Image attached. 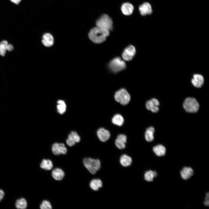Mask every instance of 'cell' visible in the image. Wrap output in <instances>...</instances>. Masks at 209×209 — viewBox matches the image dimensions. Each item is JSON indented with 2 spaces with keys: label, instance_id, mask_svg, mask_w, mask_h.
Segmentation results:
<instances>
[{
  "label": "cell",
  "instance_id": "obj_1",
  "mask_svg": "<svg viewBox=\"0 0 209 209\" xmlns=\"http://www.w3.org/2000/svg\"><path fill=\"white\" fill-rule=\"evenodd\" d=\"M109 35V31L97 26L92 28L88 34L90 39L94 43L97 44L104 42Z\"/></svg>",
  "mask_w": 209,
  "mask_h": 209
},
{
  "label": "cell",
  "instance_id": "obj_2",
  "mask_svg": "<svg viewBox=\"0 0 209 209\" xmlns=\"http://www.w3.org/2000/svg\"><path fill=\"white\" fill-rule=\"evenodd\" d=\"M83 163L90 172L93 174H96L101 167L100 161L97 159L86 158L83 160Z\"/></svg>",
  "mask_w": 209,
  "mask_h": 209
},
{
  "label": "cell",
  "instance_id": "obj_3",
  "mask_svg": "<svg viewBox=\"0 0 209 209\" xmlns=\"http://www.w3.org/2000/svg\"><path fill=\"white\" fill-rule=\"evenodd\" d=\"M113 21L111 18L107 14H103L97 20L96 26L108 31L113 29Z\"/></svg>",
  "mask_w": 209,
  "mask_h": 209
},
{
  "label": "cell",
  "instance_id": "obj_4",
  "mask_svg": "<svg viewBox=\"0 0 209 209\" xmlns=\"http://www.w3.org/2000/svg\"><path fill=\"white\" fill-rule=\"evenodd\" d=\"M114 98L117 102L122 105H126L129 102L131 97L127 90L124 88H122L116 92Z\"/></svg>",
  "mask_w": 209,
  "mask_h": 209
},
{
  "label": "cell",
  "instance_id": "obj_5",
  "mask_svg": "<svg viewBox=\"0 0 209 209\" xmlns=\"http://www.w3.org/2000/svg\"><path fill=\"white\" fill-rule=\"evenodd\" d=\"M108 66L109 69L114 73L121 71L125 69L126 67L125 62L118 57L113 59L109 62Z\"/></svg>",
  "mask_w": 209,
  "mask_h": 209
},
{
  "label": "cell",
  "instance_id": "obj_6",
  "mask_svg": "<svg viewBox=\"0 0 209 209\" xmlns=\"http://www.w3.org/2000/svg\"><path fill=\"white\" fill-rule=\"evenodd\" d=\"M183 107L188 112L195 113L198 110L199 105L197 100L192 98H188L184 101Z\"/></svg>",
  "mask_w": 209,
  "mask_h": 209
},
{
  "label": "cell",
  "instance_id": "obj_7",
  "mask_svg": "<svg viewBox=\"0 0 209 209\" xmlns=\"http://www.w3.org/2000/svg\"><path fill=\"white\" fill-rule=\"evenodd\" d=\"M136 53L135 47L132 45H130L124 50L122 54V58L125 61H130L133 58Z\"/></svg>",
  "mask_w": 209,
  "mask_h": 209
},
{
  "label": "cell",
  "instance_id": "obj_8",
  "mask_svg": "<svg viewBox=\"0 0 209 209\" xmlns=\"http://www.w3.org/2000/svg\"><path fill=\"white\" fill-rule=\"evenodd\" d=\"M52 150L55 155H59L61 154H65L67 152V149L63 143H55L52 147Z\"/></svg>",
  "mask_w": 209,
  "mask_h": 209
},
{
  "label": "cell",
  "instance_id": "obj_9",
  "mask_svg": "<svg viewBox=\"0 0 209 209\" xmlns=\"http://www.w3.org/2000/svg\"><path fill=\"white\" fill-rule=\"evenodd\" d=\"M159 105V102L157 99L152 98L147 102L146 107L148 110L153 112L156 113L159 110L158 106Z\"/></svg>",
  "mask_w": 209,
  "mask_h": 209
},
{
  "label": "cell",
  "instance_id": "obj_10",
  "mask_svg": "<svg viewBox=\"0 0 209 209\" xmlns=\"http://www.w3.org/2000/svg\"><path fill=\"white\" fill-rule=\"evenodd\" d=\"M54 42V39L53 35L49 33H44L42 36V43L46 47L52 46Z\"/></svg>",
  "mask_w": 209,
  "mask_h": 209
},
{
  "label": "cell",
  "instance_id": "obj_11",
  "mask_svg": "<svg viewBox=\"0 0 209 209\" xmlns=\"http://www.w3.org/2000/svg\"><path fill=\"white\" fill-rule=\"evenodd\" d=\"M139 9L140 14L143 16H146L147 15H151L152 12L151 6L148 2H145L140 5Z\"/></svg>",
  "mask_w": 209,
  "mask_h": 209
},
{
  "label": "cell",
  "instance_id": "obj_12",
  "mask_svg": "<svg viewBox=\"0 0 209 209\" xmlns=\"http://www.w3.org/2000/svg\"><path fill=\"white\" fill-rule=\"evenodd\" d=\"M191 82L193 85L197 88L201 87L204 82V78L203 76L199 74H194L192 78Z\"/></svg>",
  "mask_w": 209,
  "mask_h": 209
},
{
  "label": "cell",
  "instance_id": "obj_13",
  "mask_svg": "<svg viewBox=\"0 0 209 209\" xmlns=\"http://www.w3.org/2000/svg\"><path fill=\"white\" fill-rule=\"evenodd\" d=\"M127 137L123 134L118 135L115 141V144L117 147L120 149L125 147V143L127 142Z\"/></svg>",
  "mask_w": 209,
  "mask_h": 209
},
{
  "label": "cell",
  "instance_id": "obj_14",
  "mask_svg": "<svg viewBox=\"0 0 209 209\" xmlns=\"http://www.w3.org/2000/svg\"><path fill=\"white\" fill-rule=\"evenodd\" d=\"M97 135L99 139L102 142L107 141L110 136L109 132L103 128H100L98 130Z\"/></svg>",
  "mask_w": 209,
  "mask_h": 209
},
{
  "label": "cell",
  "instance_id": "obj_15",
  "mask_svg": "<svg viewBox=\"0 0 209 209\" xmlns=\"http://www.w3.org/2000/svg\"><path fill=\"white\" fill-rule=\"evenodd\" d=\"M134 10L133 6L129 3H124L121 6V11L123 14L126 15H129L131 14Z\"/></svg>",
  "mask_w": 209,
  "mask_h": 209
},
{
  "label": "cell",
  "instance_id": "obj_16",
  "mask_svg": "<svg viewBox=\"0 0 209 209\" xmlns=\"http://www.w3.org/2000/svg\"><path fill=\"white\" fill-rule=\"evenodd\" d=\"M194 171L193 169L190 167H183L180 172L181 177L184 180H186L192 176Z\"/></svg>",
  "mask_w": 209,
  "mask_h": 209
},
{
  "label": "cell",
  "instance_id": "obj_17",
  "mask_svg": "<svg viewBox=\"0 0 209 209\" xmlns=\"http://www.w3.org/2000/svg\"><path fill=\"white\" fill-rule=\"evenodd\" d=\"M52 175L54 179L60 181L62 180L64 177V173L62 169L57 168L53 170Z\"/></svg>",
  "mask_w": 209,
  "mask_h": 209
},
{
  "label": "cell",
  "instance_id": "obj_18",
  "mask_svg": "<svg viewBox=\"0 0 209 209\" xmlns=\"http://www.w3.org/2000/svg\"><path fill=\"white\" fill-rule=\"evenodd\" d=\"M121 164L123 166L127 167L130 166L132 163L131 158L129 156L124 154L122 155L120 159Z\"/></svg>",
  "mask_w": 209,
  "mask_h": 209
},
{
  "label": "cell",
  "instance_id": "obj_19",
  "mask_svg": "<svg viewBox=\"0 0 209 209\" xmlns=\"http://www.w3.org/2000/svg\"><path fill=\"white\" fill-rule=\"evenodd\" d=\"M89 185L91 188L94 191H97L102 186V181L99 179H94L90 182Z\"/></svg>",
  "mask_w": 209,
  "mask_h": 209
},
{
  "label": "cell",
  "instance_id": "obj_20",
  "mask_svg": "<svg viewBox=\"0 0 209 209\" xmlns=\"http://www.w3.org/2000/svg\"><path fill=\"white\" fill-rule=\"evenodd\" d=\"M153 151L155 154L158 156H164L166 152V149L163 145H158L154 147Z\"/></svg>",
  "mask_w": 209,
  "mask_h": 209
},
{
  "label": "cell",
  "instance_id": "obj_21",
  "mask_svg": "<svg viewBox=\"0 0 209 209\" xmlns=\"http://www.w3.org/2000/svg\"><path fill=\"white\" fill-rule=\"evenodd\" d=\"M154 132V129L153 127H150L147 129L145 133V138L147 141L151 142L153 140Z\"/></svg>",
  "mask_w": 209,
  "mask_h": 209
},
{
  "label": "cell",
  "instance_id": "obj_22",
  "mask_svg": "<svg viewBox=\"0 0 209 209\" xmlns=\"http://www.w3.org/2000/svg\"><path fill=\"white\" fill-rule=\"evenodd\" d=\"M112 122L113 124L115 125L118 126H121L124 123V119L123 117L120 114H115L112 118Z\"/></svg>",
  "mask_w": 209,
  "mask_h": 209
},
{
  "label": "cell",
  "instance_id": "obj_23",
  "mask_svg": "<svg viewBox=\"0 0 209 209\" xmlns=\"http://www.w3.org/2000/svg\"><path fill=\"white\" fill-rule=\"evenodd\" d=\"M40 167L46 170H50L53 167V165L51 161L49 159H43L40 164Z\"/></svg>",
  "mask_w": 209,
  "mask_h": 209
},
{
  "label": "cell",
  "instance_id": "obj_24",
  "mask_svg": "<svg viewBox=\"0 0 209 209\" xmlns=\"http://www.w3.org/2000/svg\"><path fill=\"white\" fill-rule=\"evenodd\" d=\"M157 175V172L155 171L149 170L146 171L145 173L144 178L147 181L150 182L153 180L154 178Z\"/></svg>",
  "mask_w": 209,
  "mask_h": 209
},
{
  "label": "cell",
  "instance_id": "obj_25",
  "mask_svg": "<svg viewBox=\"0 0 209 209\" xmlns=\"http://www.w3.org/2000/svg\"><path fill=\"white\" fill-rule=\"evenodd\" d=\"M57 112L60 114H63L66 111V105L64 101L59 100L57 102Z\"/></svg>",
  "mask_w": 209,
  "mask_h": 209
},
{
  "label": "cell",
  "instance_id": "obj_26",
  "mask_svg": "<svg viewBox=\"0 0 209 209\" xmlns=\"http://www.w3.org/2000/svg\"><path fill=\"white\" fill-rule=\"evenodd\" d=\"M8 43L6 40H3L0 42V55L4 56L6 54L7 50V46Z\"/></svg>",
  "mask_w": 209,
  "mask_h": 209
},
{
  "label": "cell",
  "instance_id": "obj_27",
  "mask_svg": "<svg viewBox=\"0 0 209 209\" xmlns=\"http://www.w3.org/2000/svg\"><path fill=\"white\" fill-rule=\"evenodd\" d=\"M16 207L18 209H25L27 207V202L23 198L17 199L15 204Z\"/></svg>",
  "mask_w": 209,
  "mask_h": 209
},
{
  "label": "cell",
  "instance_id": "obj_28",
  "mask_svg": "<svg viewBox=\"0 0 209 209\" xmlns=\"http://www.w3.org/2000/svg\"><path fill=\"white\" fill-rule=\"evenodd\" d=\"M68 138L73 140L75 143L79 142L80 140V136L77 133L74 131H72L69 134Z\"/></svg>",
  "mask_w": 209,
  "mask_h": 209
},
{
  "label": "cell",
  "instance_id": "obj_29",
  "mask_svg": "<svg viewBox=\"0 0 209 209\" xmlns=\"http://www.w3.org/2000/svg\"><path fill=\"white\" fill-rule=\"evenodd\" d=\"M40 207L41 209H51L52 208L50 203L46 200L42 201Z\"/></svg>",
  "mask_w": 209,
  "mask_h": 209
},
{
  "label": "cell",
  "instance_id": "obj_30",
  "mask_svg": "<svg viewBox=\"0 0 209 209\" xmlns=\"http://www.w3.org/2000/svg\"><path fill=\"white\" fill-rule=\"evenodd\" d=\"M66 143L70 147L74 145L76 143L73 140L69 138L66 139Z\"/></svg>",
  "mask_w": 209,
  "mask_h": 209
},
{
  "label": "cell",
  "instance_id": "obj_31",
  "mask_svg": "<svg viewBox=\"0 0 209 209\" xmlns=\"http://www.w3.org/2000/svg\"><path fill=\"white\" fill-rule=\"evenodd\" d=\"M14 46L11 44L8 43L7 46V50L8 52H11L13 50Z\"/></svg>",
  "mask_w": 209,
  "mask_h": 209
},
{
  "label": "cell",
  "instance_id": "obj_32",
  "mask_svg": "<svg viewBox=\"0 0 209 209\" xmlns=\"http://www.w3.org/2000/svg\"><path fill=\"white\" fill-rule=\"evenodd\" d=\"M4 195V191L0 189V201L3 198Z\"/></svg>",
  "mask_w": 209,
  "mask_h": 209
},
{
  "label": "cell",
  "instance_id": "obj_33",
  "mask_svg": "<svg viewBox=\"0 0 209 209\" xmlns=\"http://www.w3.org/2000/svg\"><path fill=\"white\" fill-rule=\"evenodd\" d=\"M10 1L15 4H18L21 2V0H10Z\"/></svg>",
  "mask_w": 209,
  "mask_h": 209
},
{
  "label": "cell",
  "instance_id": "obj_34",
  "mask_svg": "<svg viewBox=\"0 0 209 209\" xmlns=\"http://www.w3.org/2000/svg\"><path fill=\"white\" fill-rule=\"evenodd\" d=\"M209 200H206L204 202V204L206 206H209Z\"/></svg>",
  "mask_w": 209,
  "mask_h": 209
}]
</instances>
